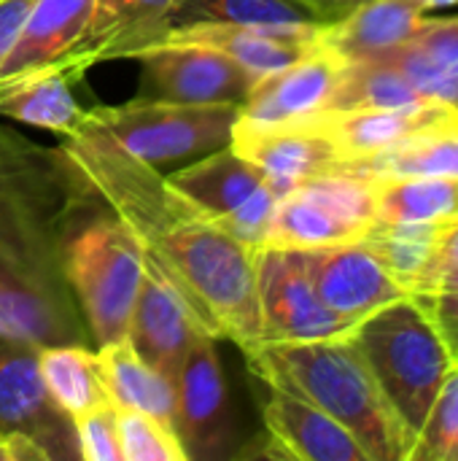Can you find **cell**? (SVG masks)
<instances>
[{"label": "cell", "instance_id": "cell-1", "mask_svg": "<svg viewBox=\"0 0 458 461\" xmlns=\"http://www.w3.org/2000/svg\"><path fill=\"white\" fill-rule=\"evenodd\" d=\"M59 146L103 205L138 238L146 265L178 289L208 335L240 351L262 343L254 249L224 232L167 176L119 146L89 108Z\"/></svg>", "mask_w": 458, "mask_h": 461}, {"label": "cell", "instance_id": "cell-2", "mask_svg": "<svg viewBox=\"0 0 458 461\" xmlns=\"http://www.w3.org/2000/svg\"><path fill=\"white\" fill-rule=\"evenodd\" d=\"M100 203L62 146L0 124V332L35 346H89L65 281V240Z\"/></svg>", "mask_w": 458, "mask_h": 461}, {"label": "cell", "instance_id": "cell-3", "mask_svg": "<svg viewBox=\"0 0 458 461\" xmlns=\"http://www.w3.org/2000/svg\"><path fill=\"white\" fill-rule=\"evenodd\" d=\"M246 354L248 370L297 394L340 421L370 461H408L413 443L386 402L362 348L351 335L305 343H259Z\"/></svg>", "mask_w": 458, "mask_h": 461}, {"label": "cell", "instance_id": "cell-4", "mask_svg": "<svg viewBox=\"0 0 458 461\" xmlns=\"http://www.w3.org/2000/svg\"><path fill=\"white\" fill-rule=\"evenodd\" d=\"M351 338L405 435L416 443L440 386L456 367L429 311L413 294L402 297L362 319Z\"/></svg>", "mask_w": 458, "mask_h": 461}, {"label": "cell", "instance_id": "cell-5", "mask_svg": "<svg viewBox=\"0 0 458 461\" xmlns=\"http://www.w3.org/2000/svg\"><path fill=\"white\" fill-rule=\"evenodd\" d=\"M62 270L92 346L103 348L127 340L130 316L146 273V257L138 238L103 205V200L70 230Z\"/></svg>", "mask_w": 458, "mask_h": 461}, {"label": "cell", "instance_id": "cell-6", "mask_svg": "<svg viewBox=\"0 0 458 461\" xmlns=\"http://www.w3.org/2000/svg\"><path fill=\"white\" fill-rule=\"evenodd\" d=\"M243 103H184L138 97L121 105H94L92 116L132 157L165 167L229 146Z\"/></svg>", "mask_w": 458, "mask_h": 461}, {"label": "cell", "instance_id": "cell-7", "mask_svg": "<svg viewBox=\"0 0 458 461\" xmlns=\"http://www.w3.org/2000/svg\"><path fill=\"white\" fill-rule=\"evenodd\" d=\"M167 181L235 240L254 251L265 246L281 197L232 146L197 157V162L170 173Z\"/></svg>", "mask_w": 458, "mask_h": 461}, {"label": "cell", "instance_id": "cell-8", "mask_svg": "<svg viewBox=\"0 0 458 461\" xmlns=\"http://www.w3.org/2000/svg\"><path fill=\"white\" fill-rule=\"evenodd\" d=\"M256 300L262 343H305L346 338L354 321L324 305L294 251L262 246L256 251Z\"/></svg>", "mask_w": 458, "mask_h": 461}, {"label": "cell", "instance_id": "cell-9", "mask_svg": "<svg viewBox=\"0 0 458 461\" xmlns=\"http://www.w3.org/2000/svg\"><path fill=\"white\" fill-rule=\"evenodd\" d=\"M175 438L186 461L235 456V419L216 338L202 335L175 375Z\"/></svg>", "mask_w": 458, "mask_h": 461}, {"label": "cell", "instance_id": "cell-10", "mask_svg": "<svg viewBox=\"0 0 458 461\" xmlns=\"http://www.w3.org/2000/svg\"><path fill=\"white\" fill-rule=\"evenodd\" d=\"M38 351L40 346L0 332V432L35 438L51 461L81 459L73 419L54 405L40 381Z\"/></svg>", "mask_w": 458, "mask_h": 461}, {"label": "cell", "instance_id": "cell-11", "mask_svg": "<svg viewBox=\"0 0 458 461\" xmlns=\"http://www.w3.org/2000/svg\"><path fill=\"white\" fill-rule=\"evenodd\" d=\"M178 3L181 0H94L84 32L59 59L57 73H65L76 84L100 62L135 59L143 49L167 35Z\"/></svg>", "mask_w": 458, "mask_h": 461}, {"label": "cell", "instance_id": "cell-12", "mask_svg": "<svg viewBox=\"0 0 458 461\" xmlns=\"http://www.w3.org/2000/svg\"><path fill=\"white\" fill-rule=\"evenodd\" d=\"M229 146L267 178L278 197L343 165L340 151L313 119L292 124H248L238 119Z\"/></svg>", "mask_w": 458, "mask_h": 461}, {"label": "cell", "instance_id": "cell-13", "mask_svg": "<svg viewBox=\"0 0 458 461\" xmlns=\"http://www.w3.org/2000/svg\"><path fill=\"white\" fill-rule=\"evenodd\" d=\"M294 254L324 305L354 324L410 297L362 240Z\"/></svg>", "mask_w": 458, "mask_h": 461}, {"label": "cell", "instance_id": "cell-14", "mask_svg": "<svg viewBox=\"0 0 458 461\" xmlns=\"http://www.w3.org/2000/svg\"><path fill=\"white\" fill-rule=\"evenodd\" d=\"M157 97L184 103H243L256 84L240 65L197 43H154L135 57Z\"/></svg>", "mask_w": 458, "mask_h": 461}, {"label": "cell", "instance_id": "cell-15", "mask_svg": "<svg viewBox=\"0 0 458 461\" xmlns=\"http://www.w3.org/2000/svg\"><path fill=\"white\" fill-rule=\"evenodd\" d=\"M346 59L316 43L305 57L278 73L259 78L240 105V122L292 124L308 122L327 111Z\"/></svg>", "mask_w": 458, "mask_h": 461}, {"label": "cell", "instance_id": "cell-16", "mask_svg": "<svg viewBox=\"0 0 458 461\" xmlns=\"http://www.w3.org/2000/svg\"><path fill=\"white\" fill-rule=\"evenodd\" d=\"M202 335H208L205 327L189 311L178 289L162 273L146 265L127 327V343L135 348V354L165 378L175 381L189 348Z\"/></svg>", "mask_w": 458, "mask_h": 461}, {"label": "cell", "instance_id": "cell-17", "mask_svg": "<svg viewBox=\"0 0 458 461\" xmlns=\"http://www.w3.org/2000/svg\"><path fill=\"white\" fill-rule=\"evenodd\" d=\"M265 448L259 456L297 461H370L356 438L313 402L270 389L262 405Z\"/></svg>", "mask_w": 458, "mask_h": 461}, {"label": "cell", "instance_id": "cell-18", "mask_svg": "<svg viewBox=\"0 0 458 461\" xmlns=\"http://www.w3.org/2000/svg\"><path fill=\"white\" fill-rule=\"evenodd\" d=\"M94 0H32V8L0 62V97L13 86L57 73L59 59L84 32Z\"/></svg>", "mask_w": 458, "mask_h": 461}, {"label": "cell", "instance_id": "cell-19", "mask_svg": "<svg viewBox=\"0 0 458 461\" xmlns=\"http://www.w3.org/2000/svg\"><path fill=\"white\" fill-rule=\"evenodd\" d=\"M456 111L448 103L427 100L418 105L405 108H356V111H327L313 116V122L329 135L335 149L340 151L343 162L367 159L373 154H381L424 127L440 122Z\"/></svg>", "mask_w": 458, "mask_h": 461}, {"label": "cell", "instance_id": "cell-20", "mask_svg": "<svg viewBox=\"0 0 458 461\" xmlns=\"http://www.w3.org/2000/svg\"><path fill=\"white\" fill-rule=\"evenodd\" d=\"M424 22L413 0H362L346 16L324 24L319 43L346 62H359L410 43Z\"/></svg>", "mask_w": 458, "mask_h": 461}, {"label": "cell", "instance_id": "cell-21", "mask_svg": "<svg viewBox=\"0 0 458 461\" xmlns=\"http://www.w3.org/2000/svg\"><path fill=\"white\" fill-rule=\"evenodd\" d=\"M370 59L394 65L427 100L448 103L458 111V16L427 19L410 43Z\"/></svg>", "mask_w": 458, "mask_h": 461}, {"label": "cell", "instance_id": "cell-22", "mask_svg": "<svg viewBox=\"0 0 458 461\" xmlns=\"http://www.w3.org/2000/svg\"><path fill=\"white\" fill-rule=\"evenodd\" d=\"M159 43H197V46L216 49L224 57H229L235 65H240L254 81L283 70L286 65L297 62L316 46V43H305V41H289V38L256 32L251 27L216 24V22L170 27Z\"/></svg>", "mask_w": 458, "mask_h": 461}, {"label": "cell", "instance_id": "cell-23", "mask_svg": "<svg viewBox=\"0 0 458 461\" xmlns=\"http://www.w3.org/2000/svg\"><path fill=\"white\" fill-rule=\"evenodd\" d=\"M200 22L251 27L256 32L305 43H319L327 24L294 0H181L173 27Z\"/></svg>", "mask_w": 458, "mask_h": 461}, {"label": "cell", "instance_id": "cell-24", "mask_svg": "<svg viewBox=\"0 0 458 461\" xmlns=\"http://www.w3.org/2000/svg\"><path fill=\"white\" fill-rule=\"evenodd\" d=\"M94 362L116 408L148 413L175 435V384L170 378L143 362L127 340L94 348Z\"/></svg>", "mask_w": 458, "mask_h": 461}, {"label": "cell", "instance_id": "cell-25", "mask_svg": "<svg viewBox=\"0 0 458 461\" xmlns=\"http://www.w3.org/2000/svg\"><path fill=\"white\" fill-rule=\"evenodd\" d=\"M373 181L391 178H458V111L424 127L413 138L373 154L367 159L343 162Z\"/></svg>", "mask_w": 458, "mask_h": 461}, {"label": "cell", "instance_id": "cell-26", "mask_svg": "<svg viewBox=\"0 0 458 461\" xmlns=\"http://www.w3.org/2000/svg\"><path fill=\"white\" fill-rule=\"evenodd\" d=\"M354 240H362V232L316 192L300 186L278 200L265 246L286 251H310Z\"/></svg>", "mask_w": 458, "mask_h": 461}, {"label": "cell", "instance_id": "cell-27", "mask_svg": "<svg viewBox=\"0 0 458 461\" xmlns=\"http://www.w3.org/2000/svg\"><path fill=\"white\" fill-rule=\"evenodd\" d=\"M445 224H386L375 221L362 243L383 262L408 294H427L432 289L440 238Z\"/></svg>", "mask_w": 458, "mask_h": 461}, {"label": "cell", "instance_id": "cell-28", "mask_svg": "<svg viewBox=\"0 0 458 461\" xmlns=\"http://www.w3.org/2000/svg\"><path fill=\"white\" fill-rule=\"evenodd\" d=\"M38 367L49 397L70 419L111 402L97 373L94 348L89 346H43L38 351Z\"/></svg>", "mask_w": 458, "mask_h": 461}, {"label": "cell", "instance_id": "cell-29", "mask_svg": "<svg viewBox=\"0 0 458 461\" xmlns=\"http://www.w3.org/2000/svg\"><path fill=\"white\" fill-rule=\"evenodd\" d=\"M70 78L65 73H40L0 97V116L70 135L86 116L70 92Z\"/></svg>", "mask_w": 458, "mask_h": 461}, {"label": "cell", "instance_id": "cell-30", "mask_svg": "<svg viewBox=\"0 0 458 461\" xmlns=\"http://www.w3.org/2000/svg\"><path fill=\"white\" fill-rule=\"evenodd\" d=\"M458 219V178L378 181V219L386 224H448Z\"/></svg>", "mask_w": 458, "mask_h": 461}, {"label": "cell", "instance_id": "cell-31", "mask_svg": "<svg viewBox=\"0 0 458 461\" xmlns=\"http://www.w3.org/2000/svg\"><path fill=\"white\" fill-rule=\"evenodd\" d=\"M418 103H427V97L394 65L381 59H359L346 62L327 111L405 108Z\"/></svg>", "mask_w": 458, "mask_h": 461}, {"label": "cell", "instance_id": "cell-32", "mask_svg": "<svg viewBox=\"0 0 458 461\" xmlns=\"http://www.w3.org/2000/svg\"><path fill=\"white\" fill-rule=\"evenodd\" d=\"M408 461H458V365L440 386Z\"/></svg>", "mask_w": 458, "mask_h": 461}, {"label": "cell", "instance_id": "cell-33", "mask_svg": "<svg viewBox=\"0 0 458 461\" xmlns=\"http://www.w3.org/2000/svg\"><path fill=\"white\" fill-rule=\"evenodd\" d=\"M116 424L121 461H186L178 438L148 413L116 408Z\"/></svg>", "mask_w": 458, "mask_h": 461}, {"label": "cell", "instance_id": "cell-34", "mask_svg": "<svg viewBox=\"0 0 458 461\" xmlns=\"http://www.w3.org/2000/svg\"><path fill=\"white\" fill-rule=\"evenodd\" d=\"M78 456L81 461H121L119 446V424H116V405L105 402L92 408L89 413L73 419Z\"/></svg>", "mask_w": 458, "mask_h": 461}, {"label": "cell", "instance_id": "cell-35", "mask_svg": "<svg viewBox=\"0 0 458 461\" xmlns=\"http://www.w3.org/2000/svg\"><path fill=\"white\" fill-rule=\"evenodd\" d=\"M432 316L435 327L440 330L454 362L458 365V289H437L427 294H413Z\"/></svg>", "mask_w": 458, "mask_h": 461}, {"label": "cell", "instance_id": "cell-36", "mask_svg": "<svg viewBox=\"0 0 458 461\" xmlns=\"http://www.w3.org/2000/svg\"><path fill=\"white\" fill-rule=\"evenodd\" d=\"M0 461H51V454L24 432H0Z\"/></svg>", "mask_w": 458, "mask_h": 461}, {"label": "cell", "instance_id": "cell-37", "mask_svg": "<svg viewBox=\"0 0 458 461\" xmlns=\"http://www.w3.org/2000/svg\"><path fill=\"white\" fill-rule=\"evenodd\" d=\"M30 8H32V0H0V62L13 46Z\"/></svg>", "mask_w": 458, "mask_h": 461}, {"label": "cell", "instance_id": "cell-38", "mask_svg": "<svg viewBox=\"0 0 458 461\" xmlns=\"http://www.w3.org/2000/svg\"><path fill=\"white\" fill-rule=\"evenodd\" d=\"M458 267V219L448 221L443 227V238H440V251H437V265H435V278H432V289H437L440 278L448 273V270H456Z\"/></svg>", "mask_w": 458, "mask_h": 461}, {"label": "cell", "instance_id": "cell-39", "mask_svg": "<svg viewBox=\"0 0 458 461\" xmlns=\"http://www.w3.org/2000/svg\"><path fill=\"white\" fill-rule=\"evenodd\" d=\"M294 3H300L305 11H310L316 19H321V22H335V19H340V16H346L351 8H356L362 0H294Z\"/></svg>", "mask_w": 458, "mask_h": 461}, {"label": "cell", "instance_id": "cell-40", "mask_svg": "<svg viewBox=\"0 0 458 461\" xmlns=\"http://www.w3.org/2000/svg\"><path fill=\"white\" fill-rule=\"evenodd\" d=\"M424 14L427 11H437V8H454V5H458V0H413Z\"/></svg>", "mask_w": 458, "mask_h": 461}, {"label": "cell", "instance_id": "cell-41", "mask_svg": "<svg viewBox=\"0 0 458 461\" xmlns=\"http://www.w3.org/2000/svg\"><path fill=\"white\" fill-rule=\"evenodd\" d=\"M437 289H458V267L456 270H448V273L440 278ZM437 289H435V292H437Z\"/></svg>", "mask_w": 458, "mask_h": 461}]
</instances>
